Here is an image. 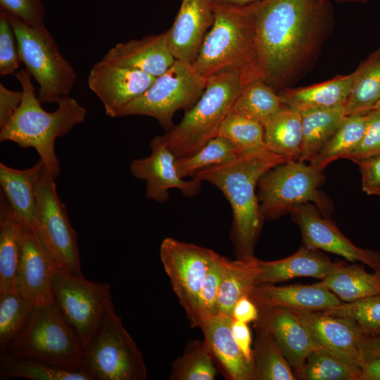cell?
<instances>
[{
  "instance_id": "25",
  "label": "cell",
  "mask_w": 380,
  "mask_h": 380,
  "mask_svg": "<svg viewBox=\"0 0 380 380\" xmlns=\"http://www.w3.org/2000/svg\"><path fill=\"white\" fill-rule=\"evenodd\" d=\"M45 166L39 160L25 170L11 168L0 163V184L14 218L21 225L34 228L37 212L36 183Z\"/></svg>"
},
{
  "instance_id": "38",
  "label": "cell",
  "mask_w": 380,
  "mask_h": 380,
  "mask_svg": "<svg viewBox=\"0 0 380 380\" xmlns=\"http://www.w3.org/2000/svg\"><path fill=\"white\" fill-rule=\"evenodd\" d=\"M361 368L322 348L313 350L295 374L304 380H359Z\"/></svg>"
},
{
  "instance_id": "2",
  "label": "cell",
  "mask_w": 380,
  "mask_h": 380,
  "mask_svg": "<svg viewBox=\"0 0 380 380\" xmlns=\"http://www.w3.org/2000/svg\"><path fill=\"white\" fill-rule=\"evenodd\" d=\"M292 159L266 148L241 154L229 163L202 170L193 177L218 188L229 202L233 222L231 238L237 259L254 257L264 217L255 188L274 167Z\"/></svg>"
},
{
  "instance_id": "49",
  "label": "cell",
  "mask_w": 380,
  "mask_h": 380,
  "mask_svg": "<svg viewBox=\"0 0 380 380\" xmlns=\"http://www.w3.org/2000/svg\"><path fill=\"white\" fill-rule=\"evenodd\" d=\"M232 331L233 337L242 353L249 361L253 362L251 333L248 323L233 319Z\"/></svg>"
},
{
  "instance_id": "28",
  "label": "cell",
  "mask_w": 380,
  "mask_h": 380,
  "mask_svg": "<svg viewBox=\"0 0 380 380\" xmlns=\"http://www.w3.org/2000/svg\"><path fill=\"white\" fill-rule=\"evenodd\" d=\"M319 282L342 302H351L380 294V269L369 273L362 264H343Z\"/></svg>"
},
{
  "instance_id": "4",
  "label": "cell",
  "mask_w": 380,
  "mask_h": 380,
  "mask_svg": "<svg viewBox=\"0 0 380 380\" xmlns=\"http://www.w3.org/2000/svg\"><path fill=\"white\" fill-rule=\"evenodd\" d=\"M212 6L213 23L192 65L205 78L239 70L246 84L253 80L255 58V25L252 6Z\"/></svg>"
},
{
  "instance_id": "46",
  "label": "cell",
  "mask_w": 380,
  "mask_h": 380,
  "mask_svg": "<svg viewBox=\"0 0 380 380\" xmlns=\"http://www.w3.org/2000/svg\"><path fill=\"white\" fill-rule=\"evenodd\" d=\"M1 9L13 15L27 25L45 26V7L42 0H0Z\"/></svg>"
},
{
  "instance_id": "32",
  "label": "cell",
  "mask_w": 380,
  "mask_h": 380,
  "mask_svg": "<svg viewBox=\"0 0 380 380\" xmlns=\"http://www.w3.org/2000/svg\"><path fill=\"white\" fill-rule=\"evenodd\" d=\"M303 139L298 160H312L331 137L346 117L345 106L300 113Z\"/></svg>"
},
{
  "instance_id": "10",
  "label": "cell",
  "mask_w": 380,
  "mask_h": 380,
  "mask_svg": "<svg viewBox=\"0 0 380 380\" xmlns=\"http://www.w3.org/2000/svg\"><path fill=\"white\" fill-rule=\"evenodd\" d=\"M53 301L61 315L80 338L83 349L113 305L110 285L86 279L66 270L53 279Z\"/></svg>"
},
{
  "instance_id": "7",
  "label": "cell",
  "mask_w": 380,
  "mask_h": 380,
  "mask_svg": "<svg viewBox=\"0 0 380 380\" xmlns=\"http://www.w3.org/2000/svg\"><path fill=\"white\" fill-rule=\"evenodd\" d=\"M7 13L16 35L21 61L39 84V101L41 103H58L73 88L77 80L75 70L62 55L46 26L32 27Z\"/></svg>"
},
{
  "instance_id": "12",
  "label": "cell",
  "mask_w": 380,
  "mask_h": 380,
  "mask_svg": "<svg viewBox=\"0 0 380 380\" xmlns=\"http://www.w3.org/2000/svg\"><path fill=\"white\" fill-rule=\"evenodd\" d=\"M324 180L322 172L298 160L270 169L258 182V201L263 217H278L293 207L309 201L314 202L324 211L326 201L318 190Z\"/></svg>"
},
{
  "instance_id": "20",
  "label": "cell",
  "mask_w": 380,
  "mask_h": 380,
  "mask_svg": "<svg viewBox=\"0 0 380 380\" xmlns=\"http://www.w3.org/2000/svg\"><path fill=\"white\" fill-rule=\"evenodd\" d=\"M259 319L272 334L294 374L303 367L308 355L320 347L310 329L291 308H258Z\"/></svg>"
},
{
  "instance_id": "9",
  "label": "cell",
  "mask_w": 380,
  "mask_h": 380,
  "mask_svg": "<svg viewBox=\"0 0 380 380\" xmlns=\"http://www.w3.org/2000/svg\"><path fill=\"white\" fill-rule=\"evenodd\" d=\"M207 82L208 78L198 74L192 65L175 60L145 92L120 108L115 118L149 116L169 130L174 126L175 113L180 109H190L203 94Z\"/></svg>"
},
{
  "instance_id": "43",
  "label": "cell",
  "mask_w": 380,
  "mask_h": 380,
  "mask_svg": "<svg viewBox=\"0 0 380 380\" xmlns=\"http://www.w3.org/2000/svg\"><path fill=\"white\" fill-rule=\"evenodd\" d=\"M227 260L217 253L206 273L199 294V324L202 320L219 314L217 298Z\"/></svg>"
},
{
  "instance_id": "54",
  "label": "cell",
  "mask_w": 380,
  "mask_h": 380,
  "mask_svg": "<svg viewBox=\"0 0 380 380\" xmlns=\"http://www.w3.org/2000/svg\"><path fill=\"white\" fill-rule=\"evenodd\" d=\"M324 3H329L331 1H335L337 3H348V4H366L369 0H320Z\"/></svg>"
},
{
  "instance_id": "36",
  "label": "cell",
  "mask_w": 380,
  "mask_h": 380,
  "mask_svg": "<svg viewBox=\"0 0 380 380\" xmlns=\"http://www.w3.org/2000/svg\"><path fill=\"white\" fill-rule=\"evenodd\" d=\"M366 126V114L346 116L310 165L319 172L344 157L360 142Z\"/></svg>"
},
{
  "instance_id": "8",
  "label": "cell",
  "mask_w": 380,
  "mask_h": 380,
  "mask_svg": "<svg viewBox=\"0 0 380 380\" xmlns=\"http://www.w3.org/2000/svg\"><path fill=\"white\" fill-rule=\"evenodd\" d=\"M82 367L94 380H145L144 357L113 305L83 349Z\"/></svg>"
},
{
  "instance_id": "53",
  "label": "cell",
  "mask_w": 380,
  "mask_h": 380,
  "mask_svg": "<svg viewBox=\"0 0 380 380\" xmlns=\"http://www.w3.org/2000/svg\"><path fill=\"white\" fill-rule=\"evenodd\" d=\"M212 4L228 6H246L258 0H209Z\"/></svg>"
},
{
  "instance_id": "29",
  "label": "cell",
  "mask_w": 380,
  "mask_h": 380,
  "mask_svg": "<svg viewBox=\"0 0 380 380\" xmlns=\"http://www.w3.org/2000/svg\"><path fill=\"white\" fill-rule=\"evenodd\" d=\"M259 260H227L217 298L220 315L232 318L233 309L238 300L248 296L255 285L259 272Z\"/></svg>"
},
{
  "instance_id": "33",
  "label": "cell",
  "mask_w": 380,
  "mask_h": 380,
  "mask_svg": "<svg viewBox=\"0 0 380 380\" xmlns=\"http://www.w3.org/2000/svg\"><path fill=\"white\" fill-rule=\"evenodd\" d=\"M253 349V380H295L296 377L272 334L258 319Z\"/></svg>"
},
{
  "instance_id": "30",
  "label": "cell",
  "mask_w": 380,
  "mask_h": 380,
  "mask_svg": "<svg viewBox=\"0 0 380 380\" xmlns=\"http://www.w3.org/2000/svg\"><path fill=\"white\" fill-rule=\"evenodd\" d=\"M263 128L265 142L271 151L292 160L299 159L303 139L299 111L284 105Z\"/></svg>"
},
{
  "instance_id": "22",
  "label": "cell",
  "mask_w": 380,
  "mask_h": 380,
  "mask_svg": "<svg viewBox=\"0 0 380 380\" xmlns=\"http://www.w3.org/2000/svg\"><path fill=\"white\" fill-rule=\"evenodd\" d=\"M249 298L258 308L285 307L312 312L332 308L342 303L319 281L312 285L260 284L254 287Z\"/></svg>"
},
{
  "instance_id": "37",
  "label": "cell",
  "mask_w": 380,
  "mask_h": 380,
  "mask_svg": "<svg viewBox=\"0 0 380 380\" xmlns=\"http://www.w3.org/2000/svg\"><path fill=\"white\" fill-rule=\"evenodd\" d=\"M241 154L232 141L224 137L217 136L194 154L176 158L175 165L182 178L193 177L202 170L229 163Z\"/></svg>"
},
{
  "instance_id": "19",
  "label": "cell",
  "mask_w": 380,
  "mask_h": 380,
  "mask_svg": "<svg viewBox=\"0 0 380 380\" xmlns=\"http://www.w3.org/2000/svg\"><path fill=\"white\" fill-rule=\"evenodd\" d=\"M310 329L319 346L361 368L365 362L360 350L364 335L355 322L322 312L293 310Z\"/></svg>"
},
{
  "instance_id": "52",
  "label": "cell",
  "mask_w": 380,
  "mask_h": 380,
  "mask_svg": "<svg viewBox=\"0 0 380 380\" xmlns=\"http://www.w3.org/2000/svg\"><path fill=\"white\" fill-rule=\"evenodd\" d=\"M359 380H380V357L365 361Z\"/></svg>"
},
{
  "instance_id": "51",
  "label": "cell",
  "mask_w": 380,
  "mask_h": 380,
  "mask_svg": "<svg viewBox=\"0 0 380 380\" xmlns=\"http://www.w3.org/2000/svg\"><path fill=\"white\" fill-rule=\"evenodd\" d=\"M360 346L364 361L380 357V334L363 335Z\"/></svg>"
},
{
  "instance_id": "34",
  "label": "cell",
  "mask_w": 380,
  "mask_h": 380,
  "mask_svg": "<svg viewBox=\"0 0 380 380\" xmlns=\"http://www.w3.org/2000/svg\"><path fill=\"white\" fill-rule=\"evenodd\" d=\"M0 379L20 377L31 380H94L83 368L69 369L42 361L16 358L1 353Z\"/></svg>"
},
{
  "instance_id": "11",
  "label": "cell",
  "mask_w": 380,
  "mask_h": 380,
  "mask_svg": "<svg viewBox=\"0 0 380 380\" xmlns=\"http://www.w3.org/2000/svg\"><path fill=\"white\" fill-rule=\"evenodd\" d=\"M55 179L44 166L36 183L34 229L59 270L82 275L77 234L58 195Z\"/></svg>"
},
{
  "instance_id": "17",
  "label": "cell",
  "mask_w": 380,
  "mask_h": 380,
  "mask_svg": "<svg viewBox=\"0 0 380 380\" xmlns=\"http://www.w3.org/2000/svg\"><path fill=\"white\" fill-rule=\"evenodd\" d=\"M156 77L102 58L91 68L87 84L102 102L106 114L115 118L120 108L145 92Z\"/></svg>"
},
{
  "instance_id": "50",
  "label": "cell",
  "mask_w": 380,
  "mask_h": 380,
  "mask_svg": "<svg viewBox=\"0 0 380 380\" xmlns=\"http://www.w3.org/2000/svg\"><path fill=\"white\" fill-rule=\"evenodd\" d=\"M259 310L248 296H243L236 301L232 313V319L249 323L259 319Z\"/></svg>"
},
{
  "instance_id": "1",
  "label": "cell",
  "mask_w": 380,
  "mask_h": 380,
  "mask_svg": "<svg viewBox=\"0 0 380 380\" xmlns=\"http://www.w3.org/2000/svg\"><path fill=\"white\" fill-rule=\"evenodd\" d=\"M255 25L253 80L278 87L315 51L326 20L320 0H258L251 4Z\"/></svg>"
},
{
  "instance_id": "24",
  "label": "cell",
  "mask_w": 380,
  "mask_h": 380,
  "mask_svg": "<svg viewBox=\"0 0 380 380\" xmlns=\"http://www.w3.org/2000/svg\"><path fill=\"white\" fill-rule=\"evenodd\" d=\"M259 272L255 285L274 284L297 277H314L322 279L342 263L334 262L318 250L305 246L284 259L258 262Z\"/></svg>"
},
{
  "instance_id": "39",
  "label": "cell",
  "mask_w": 380,
  "mask_h": 380,
  "mask_svg": "<svg viewBox=\"0 0 380 380\" xmlns=\"http://www.w3.org/2000/svg\"><path fill=\"white\" fill-rule=\"evenodd\" d=\"M214 361L203 340L189 343L172 364L169 376L172 380H213L216 375Z\"/></svg>"
},
{
  "instance_id": "21",
  "label": "cell",
  "mask_w": 380,
  "mask_h": 380,
  "mask_svg": "<svg viewBox=\"0 0 380 380\" xmlns=\"http://www.w3.org/2000/svg\"><path fill=\"white\" fill-rule=\"evenodd\" d=\"M232 320L218 314L202 320L198 327L214 363L226 379L253 380V362L246 358L236 343L232 331Z\"/></svg>"
},
{
  "instance_id": "40",
  "label": "cell",
  "mask_w": 380,
  "mask_h": 380,
  "mask_svg": "<svg viewBox=\"0 0 380 380\" xmlns=\"http://www.w3.org/2000/svg\"><path fill=\"white\" fill-rule=\"evenodd\" d=\"M34 306L16 290L0 294L1 353L23 328Z\"/></svg>"
},
{
  "instance_id": "47",
  "label": "cell",
  "mask_w": 380,
  "mask_h": 380,
  "mask_svg": "<svg viewBox=\"0 0 380 380\" xmlns=\"http://www.w3.org/2000/svg\"><path fill=\"white\" fill-rule=\"evenodd\" d=\"M362 176V190L380 196V154L356 162Z\"/></svg>"
},
{
  "instance_id": "16",
  "label": "cell",
  "mask_w": 380,
  "mask_h": 380,
  "mask_svg": "<svg viewBox=\"0 0 380 380\" xmlns=\"http://www.w3.org/2000/svg\"><path fill=\"white\" fill-rule=\"evenodd\" d=\"M21 253L15 289L35 305L53 301L52 282L59 270L34 227L21 225Z\"/></svg>"
},
{
  "instance_id": "23",
  "label": "cell",
  "mask_w": 380,
  "mask_h": 380,
  "mask_svg": "<svg viewBox=\"0 0 380 380\" xmlns=\"http://www.w3.org/2000/svg\"><path fill=\"white\" fill-rule=\"evenodd\" d=\"M103 58L154 77L163 74L175 61L167 44L166 31L118 43Z\"/></svg>"
},
{
  "instance_id": "18",
  "label": "cell",
  "mask_w": 380,
  "mask_h": 380,
  "mask_svg": "<svg viewBox=\"0 0 380 380\" xmlns=\"http://www.w3.org/2000/svg\"><path fill=\"white\" fill-rule=\"evenodd\" d=\"M171 27L166 31L167 44L175 60L192 65L214 20L209 0H181Z\"/></svg>"
},
{
  "instance_id": "35",
  "label": "cell",
  "mask_w": 380,
  "mask_h": 380,
  "mask_svg": "<svg viewBox=\"0 0 380 380\" xmlns=\"http://www.w3.org/2000/svg\"><path fill=\"white\" fill-rule=\"evenodd\" d=\"M283 106L280 95L273 87L255 79L243 86L232 111L264 126Z\"/></svg>"
},
{
  "instance_id": "55",
  "label": "cell",
  "mask_w": 380,
  "mask_h": 380,
  "mask_svg": "<svg viewBox=\"0 0 380 380\" xmlns=\"http://www.w3.org/2000/svg\"><path fill=\"white\" fill-rule=\"evenodd\" d=\"M374 109L380 110V105L375 106Z\"/></svg>"
},
{
  "instance_id": "27",
  "label": "cell",
  "mask_w": 380,
  "mask_h": 380,
  "mask_svg": "<svg viewBox=\"0 0 380 380\" xmlns=\"http://www.w3.org/2000/svg\"><path fill=\"white\" fill-rule=\"evenodd\" d=\"M21 224L14 218L11 206L0 196V294L15 290V280L21 253Z\"/></svg>"
},
{
  "instance_id": "45",
  "label": "cell",
  "mask_w": 380,
  "mask_h": 380,
  "mask_svg": "<svg viewBox=\"0 0 380 380\" xmlns=\"http://www.w3.org/2000/svg\"><path fill=\"white\" fill-rule=\"evenodd\" d=\"M380 154V110L372 109L366 114V126L356 147L344 158L355 163Z\"/></svg>"
},
{
  "instance_id": "3",
  "label": "cell",
  "mask_w": 380,
  "mask_h": 380,
  "mask_svg": "<svg viewBox=\"0 0 380 380\" xmlns=\"http://www.w3.org/2000/svg\"><path fill=\"white\" fill-rule=\"evenodd\" d=\"M15 75L21 85L23 97L17 112L1 128L0 141L34 148L46 169L56 179L61 170L55 153V141L83 122L86 110L75 99L67 96L58 101L56 110L48 112L36 96L30 72L21 69Z\"/></svg>"
},
{
  "instance_id": "31",
  "label": "cell",
  "mask_w": 380,
  "mask_h": 380,
  "mask_svg": "<svg viewBox=\"0 0 380 380\" xmlns=\"http://www.w3.org/2000/svg\"><path fill=\"white\" fill-rule=\"evenodd\" d=\"M351 91L345 104L346 116L365 115L380 100V49L353 72Z\"/></svg>"
},
{
  "instance_id": "14",
  "label": "cell",
  "mask_w": 380,
  "mask_h": 380,
  "mask_svg": "<svg viewBox=\"0 0 380 380\" xmlns=\"http://www.w3.org/2000/svg\"><path fill=\"white\" fill-rule=\"evenodd\" d=\"M299 226L304 246L359 262L372 269H380V252L355 246L329 219L323 217L311 205L301 204L290 210Z\"/></svg>"
},
{
  "instance_id": "5",
  "label": "cell",
  "mask_w": 380,
  "mask_h": 380,
  "mask_svg": "<svg viewBox=\"0 0 380 380\" xmlns=\"http://www.w3.org/2000/svg\"><path fill=\"white\" fill-rule=\"evenodd\" d=\"M245 84L239 70H229L208 78L197 102L180 121L163 135L176 158L189 156L218 136L220 126L232 109Z\"/></svg>"
},
{
  "instance_id": "6",
  "label": "cell",
  "mask_w": 380,
  "mask_h": 380,
  "mask_svg": "<svg viewBox=\"0 0 380 380\" xmlns=\"http://www.w3.org/2000/svg\"><path fill=\"white\" fill-rule=\"evenodd\" d=\"M5 352L16 358H29L69 369L82 367V343L54 301L35 305L25 326Z\"/></svg>"
},
{
  "instance_id": "44",
  "label": "cell",
  "mask_w": 380,
  "mask_h": 380,
  "mask_svg": "<svg viewBox=\"0 0 380 380\" xmlns=\"http://www.w3.org/2000/svg\"><path fill=\"white\" fill-rule=\"evenodd\" d=\"M20 62L15 33L7 12L0 8V75H15Z\"/></svg>"
},
{
  "instance_id": "48",
  "label": "cell",
  "mask_w": 380,
  "mask_h": 380,
  "mask_svg": "<svg viewBox=\"0 0 380 380\" xmlns=\"http://www.w3.org/2000/svg\"><path fill=\"white\" fill-rule=\"evenodd\" d=\"M22 91H13L0 83V129L15 115L23 100Z\"/></svg>"
},
{
  "instance_id": "15",
  "label": "cell",
  "mask_w": 380,
  "mask_h": 380,
  "mask_svg": "<svg viewBox=\"0 0 380 380\" xmlns=\"http://www.w3.org/2000/svg\"><path fill=\"white\" fill-rule=\"evenodd\" d=\"M150 156L134 159L130 164L132 175L146 181V197L157 202L168 199L169 190L178 189L186 196H194L201 188V180L192 177L184 180L177 172L176 157L167 146L163 135L154 137L150 143Z\"/></svg>"
},
{
  "instance_id": "41",
  "label": "cell",
  "mask_w": 380,
  "mask_h": 380,
  "mask_svg": "<svg viewBox=\"0 0 380 380\" xmlns=\"http://www.w3.org/2000/svg\"><path fill=\"white\" fill-rule=\"evenodd\" d=\"M218 136L232 141L242 154L268 148L263 126L232 110L222 122Z\"/></svg>"
},
{
  "instance_id": "42",
  "label": "cell",
  "mask_w": 380,
  "mask_h": 380,
  "mask_svg": "<svg viewBox=\"0 0 380 380\" xmlns=\"http://www.w3.org/2000/svg\"><path fill=\"white\" fill-rule=\"evenodd\" d=\"M320 312L353 320L364 335L380 334V294L351 302H342Z\"/></svg>"
},
{
  "instance_id": "56",
  "label": "cell",
  "mask_w": 380,
  "mask_h": 380,
  "mask_svg": "<svg viewBox=\"0 0 380 380\" xmlns=\"http://www.w3.org/2000/svg\"><path fill=\"white\" fill-rule=\"evenodd\" d=\"M379 105H380V100L378 101V103L376 104L375 106H379ZM375 106H374V107H375Z\"/></svg>"
},
{
  "instance_id": "13",
  "label": "cell",
  "mask_w": 380,
  "mask_h": 380,
  "mask_svg": "<svg viewBox=\"0 0 380 380\" xmlns=\"http://www.w3.org/2000/svg\"><path fill=\"white\" fill-rule=\"evenodd\" d=\"M213 250L167 237L160 256L172 289L192 327L199 326L198 303L206 273L217 256Z\"/></svg>"
},
{
  "instance_id": "26",
  "label": "cell",
  "mask_w": 380,
  "mask_h": 380,
  "mask_svg": "<svg viewBox=\"0 0 380 380\" xmlns=\"http://www.w3.org/2000/svg\"><path fill=\"white\" fill-rule=\"evenodd\" d=\"M353 74L338 75L322 83L298 89H286L279 94L284 106L300 113L345 106Z\"/></svg>"
}]
</instances>
